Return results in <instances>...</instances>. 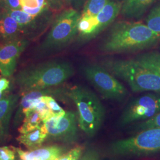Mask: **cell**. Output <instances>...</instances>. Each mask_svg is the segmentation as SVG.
Here are the masks:
<instances>
[{
    "label": "cell",
    "mask_w": 160,
    "mask_h": 160,
    "mask_svg": "<svg viewBox=\"0 0 160 160\" xmlns=\"http://www.w3.org/2000/svg\"><path fill=\"white\" fill-rule=\"evenodd\" d=\"M160 41V34L144 23L120 20L113 23L98 46L104 53H135L148 49Z\"/></svg>",
    "instance_id": "6da1fadb"
},
{
    "label": "cell",
    "mask_w": 160,
    "mask_h": 160,
    "mask_svg": "<svg viewBox=\"0 0 160 160\" xmlns=\"http://www.w3.org/2000/svg\"><path fill=\"white\" fill-rule=\"evenodd\" d=\"M74 73L71 62L55 60L23 69L16 75V82L24 94L62 84Z\"/></svg>",
    "instance_id": "7a4b0ae2"
},
{
    "label": "cell",
    "mask_w": 160,
    "mask_h": 160,
    "mask_svg": "<svg viewBox=\"0 0 160 160\" xmlns=\"http://www.w3.org/2000/svg\"><path fill=\"white\" fill-rule=\"evenodd\" d=\"M101 65L116 77L126 82L134 92L160 93V75L135 59H106Z\"/></svg>",
    "instance_id": "3957f363"
},
{
    "label": "cell",
    "mask_w": 160,
    "mask_h": 160,
    "mask_svg": "<svg viewBox=\"0 0 160 160\" xmlns=\"http://www.w3.org/2000/svg\"><path fill=\"white\" fill-rule=\"evenodd\" d=\"M67 97L77 107L80 129L88 137H94L105 118V108L100 100L90 89L82 86L71 88L67 91Z\"/></svg>",
    "instance_id": "277c9868"
},
{
    "label": "cell",
    "mask_w": 160,
    "mask_h": 160,
    "mask_svg": "<svg viewBox=\"0 0 160 160\" xmlns=\"http://www.w3.org/2000/svg\"><path fill=\"white\" fill-rule=\"evenodd\" d=\"M109 154L118 157L145 158L160 155V128L138 132L109 145Z\"/></svg>",
    "instance_id": "5b68a950"
},
{
    "label": "cell",
    "mask_w": 160,
    "mask_h": 160,
    "mask_svg": "<svg viewBox=\"0 0 160 160\" xmlns=\"http://www.w3.org/2000/svg\"><path fill=\"white\" fill-rule=\"evenodd\" d=\"M81 12L72 8H65L57 15L40 50L49 53L61 50L77 38Z\"/></svg>",
    "instance_id": "8992f818"
},
{
    "label": "cell",
    "mask_w": 160,
    "mask_h": 160,
    "mask_svg": "<svg viewBox=\"0 0 160 160\" xmlns=\"http://www.w3.org/2000/svg\"><path fill=\"white\" fill-rule=\"evenodd\" d=\"M82 74L105 99L122 102L128 96L126 87L101 64H86L82 68Z\"/></svg>",
    "instance_id": "52a82bcc"
},
{
    "label": "cell",
    "mask_w": 160,
    "mask_h": 160,
    "mask_svg": "<svg viewBox=\"0 0 160 160\" xmlns=\"http://www.w3.org/2000/svg\"><path fill=\"white\" fill-rule=\"evenodd\" d=\"M122 2L109 0L97 16L81 17L76 39L80 44L86 43L95 39L114 23L122 9Z\"/></svg>",
    "instance_id": "ba28073f"
},
{
    "label": "cell",
    "mask_w": 160,
    "mask_h": 160,
    "mask_svg": "<svg viewBox=\"0 0 160 160\" xmlns=\"http://www.w3.org/2000/svg\"><path fill=\"white\" fill-rule=\"evenodd\" d=\"M160 112V93L147 92L127 104L118 120V126L125 127L148 120Z\"/></svg>",
    "instance_id": "9c48e42d"
},
{
    "label": "cell",
    "mask_w": 160,
    "mask_h": 160,
    "mask_svg": "<svg viewBox=\"0 0 160 160\" xmlns=\"http://www.w3.org/2000/svg\"><path fill=\"white\" fill-rule=\"evenodd\" d=\"M77 118L74 112H65L62 116H52L43 121L48 137L64 143H73L78 139Z\"/></svg>",
    "instance_id": "30bf717a"
},
{
    "label": "cell",
    "mask_w": 160,
    "mask_h": 160,
    "mask_svg": "<svg viewBox=\"0 0 160 160\" xmlns=\"http://www.w3.org/2000/svg\"><path fill=\"white\" fill-rule=\"evenodd\" d=\"M29 45L27 39H20L0 46V73L8 77L14 72L17 59Z\"/></svg>",
    "instance_id": "8fae6325"
},
{
    "label": "cell",
    "mask_w": 160,
    "mask_h": 160,
    "mask_svg": "<svg viewBox=\"0 0 160 160\" xmlns=\"http://www.w3.org/2000/svg\"><path fill=\"white\" fill-rule=\"evenodd\" d=\"M65 95H67V92H65L63 89H51V88L33 90L28 92L24 94L23 97L19 104V106L17 110L14 118L15 125H18L23 119V116L27 111L32 109V107L34 102L40 97L44 96H51L56 97H64Z\"/></svg>",
    "instance_id": "7c38bea8"
},
{
    "label": "cell",
    "mask_w": 160,
    "mask_h": 160,
    "mask_svg": "<svg viewBox=\"0 0 160 160\" xmlns=\"http://www.w3.org/2000/svg\"><path fill=\"white\" fill-rule=\"evenodd\" d=\"M18 98V94H9L0 100V143L4 142L8 138L10 121Z\"/></svg>",
    "instance_id": "4fadbf2b"
},
{
    "label": "cell",
    "mask_w": 160,
    "mask_h": 160,
    "mask_svg": "<svg viewBox=\"0 0 160 160\" xmlns=\"http://www.w3.org/2000/svg\"><path fill=\"white\" fill-rule=\"evenodd\" d=\"M17 152L20 160H55L63 154L65 149L57 145L24 151L22 149L12 147Z\"/></svg>",
    "instance_id": "5bb4252c"
},
{
    "label": "cell",
    "mask_w": 160,
    "mask_h": 160,
    "mask_svg": "<svg viewBox=\"0 0 160 160\" xmlns=\"http://www.w3.org/2000/svg\"><path fill=\"white\" fill-rule=\"evenodd\" d=\"M23 34L19 25L3 9L0 11V42L6 44L20 39Z\"/></svg>",
    "instance_id": "9a60e30c"
},
{
    "label": "cell",
    "mask_w": 160,
    "mask_h": 160,
    "mask_svg": "<svg viewBox=\"0 0 160 160\" xmlns=\"http://www.w3.org/2000/svg\"><path fill=\"white\" fill-rule=\"evenodd\" d=\"M155 0H125L120 14L127 19H139Z\"/></svg>",
    "instance_id": "2e32d148"
},
{
    "label": "cell",
    "mask_w": 160,
    "mask_h": 160,
    "mask_svg": "<svg viewBox=\"0 0 160 160\" xmlns=\"http://www.w3.org/2000/svg\"><path fill=\"white\" fill-rule=\"evenodd\" d=\"M3 10L17 22L23 34L32 33L39 28V16H32L22 10Z\"/></svg>",
    "instance_id": "e0dca14e"
},
{
    "label": "cell",
    "mask_w": 160,
    "mask_h": 160,
    "mask_svg": "<svg viewBox=\"0 0 160 160\" xmlns=\"http://www.w3.org/2000/svg\"><path fill=\"white\" fill-rule=\"evenodd\" d=\"M47 137L46 129L42 124L32 131L20 134L17 140L30 150H33L39 148Z\"/></svg>",
    "instance_id": "ac0fdd59"
},
{
    "label": "cell",
    "mask_w": 160,
    "mask_h": 160,
    "mask_svg": "<svg viewBox=\"0 0 160 160\" xmlns=\"http://www.w3.org/2000/svg\"><path fill=\"white\" fill-rule=\"evenodd\" d=\"M141 65L160 75V53L149 52L138 55L134 59Z\"/></svg>",
    "instance_id": "d6986e66"
},
{
    "label": "cell",
    "mask_w": 160,
    "mask_h": 160,
    "mask_svg": "<svg viewBox=\"0 0 160 160\" xmlns=\"http://www.w3.org/2000/svg\"><path fill=\"white\" fill-rule=\"evenodd\" d=\"M43 122L39 113L34 109H30L26 112L22 125L18 129L20 134L26 133L34 130Z\"/></svg>",
    "instance_id": "ffe728a7"
},
{
    "label": "cell",
    "mask_w": 160,
    "mask_h": 160,
    "mask_svg": "<svg viewBox=\"0 0 160 160\" xmlns=\"http://www.w3.org/2000/svg\"><path fill=\"white\" fill-rule=\"evenodd\" d=\"M87 0H50L48 1L49 9L52 12H60L67 8L78 10L83 7Z\"/></svg>",
    "instance_id": "44dd1931"
},
{
    "label": "cell",
    "mask_w": 160,
    "mask_h": 160,
    "mask_svg": "<svg viewBox=\"0 0 160 160\" xmlns=\"http://www.w3.org/2000/svg\"><path fill=\"white\" fill-rule=\"evenodd\" d=\"M109 0H87L82 7L81 17H92L103 10Z\"/></svg>",
    "instance_id": "7402d4cb"
},
{
    "label": "cell",
    "mask_w": 160,
    "mask_h": 160,
    "mask_svg": "<svg viewBox=\"0 0 160 160\" xmlns=\"http://www.w3.org/2000/svg\"><path fill=\"white\" fill-rule=\"evenodd\" d=\"M146 24L152 30L160 34V2L149 12L146 18Z\"/></svg>",
    "instance_id": "603a6c76"
},
{
    "label": "cell",
    "mask_w": 160,
    "mask_h": 160,
    "mask_svg": "<svg viewBox=\"0 0 160 160\" xmlns=\"http://www.w3.org/2000/svg\"><path fill=\"white\" fill-rule=\"evenodd\" d=\"M44 96L36 100L32 107V109H34L39 113L43 121L52 117Z\"/></svg>",
    "instance_id": "cb8c5ba5"
},
{
    "label": "cell",
    "mask_w": 160,
    "mask_h": 160,
    "mask_svg": "<svg viewBox=\"0 0 160 160\" xmlns=\"http://www.w3.org/2000/svg\"><path fill=\"white\" fill-rule=\"evenodd\" d=\"M160 128V112L148 120L137 123L133 128V132L136 133L148 129Z\"/></svg>",
    "instance_id": "d4e9b609"
},
{
    "label": "cell",
    "mask_w": 160,
    "mask_h": 160,
    "mask_svg": "<svg viewBox=\"0 0 160 160\" xmlns=\"http://www.w3.org/2000/svg\"><path fill=\"white\" fill-rule=\"evenodd\" d=\"M44 98L46 103L51 111L52 116H62L65 114V112L56 102L55 98L51 96H45Z\"/></svg>",
    "instance_id": "484cf974"
},
{
    "label": "cell",
    "mask_w": 160,
    "mask_h": 160,
    "mask_svg": "<svg viewBox=\"0 0 160 160\" xmlns=\"http://www.w3.org/2000/svg\"><path fill=\"white\" fill-rule=\"evenodd\" d=\"M83 147H77L55 160H79L83 154Z\"/></svg>",
    "instance_id": "4316f807"
},
{
    "label": "cell",
    "mask_w": 160,
    "mask_h": 160,
    "mask_svg": "<svg viewBox=\"0 0 160 160\" xmlns=\"http://www.w3.org/2000/svg\"><path fill=\"white\" fill-rule=\"evenodd\" d=\"M0 160H15L14 151L8 147H0Z\"/></svg>",
    "instance_id": "83f0119b"
},
{
    "label": "cell",
    "mask_w": 160,
    "mask_h": 160,
    "mask_svg": "<svg viewBox=\"0 0 160 160\" xmlns=\"http://www.w3.org/2000/svg\"><path fill=\"white\" fill-rule=\"evenodd\" d=\"M2 9L22 10L20 0H3Z\"/></svg>",
    "instance_id": "f1b7e54d"
},
{
    "label": "cell",
    "mask_w": 160,
    "mask_h": 160,
    "mask_svg": "<svg viewBox=\"0 0 160 160\" xmlns=\"http://www.w3.org/2000/svg\"><path fill=\"white\" fill-rule=\"evenodd\" d=\"M79 160H100L97 152L93 149L87 150Z\"/></svg>",
    "instance_id": "f546056e"
},
{
    "label": "cell",
    "mask_w": 160,
    "mask_h": 160,
    "mask_svg": "<svg viewBox=\"0 0 160 160\" xmlns=\"http://www.w3.org/2000/svg\"><path fill=\"white\" fill-rule=\"evenodd\" d=\"M20 1L22 8L26 7L29 8H36L39 7L38 0H20Z\"/></svg>",
    "instance_id": "4dcf8cb0"
},
{
    "label": "cell",
    "mask_w": 160,
    "mask_h": 160,
    "mask_svg": "<svg viewBox=\"0 0 160 160\" xmlns=\"http://www.w3.org/2000/svg\"><path fill=\"white\" fill-rule=\"evenodd\" d=\"M10 81L5 77L0 78V93L8 92L10 88Z\"/></svg>",
    "instance_id": "1f68e13d"
},
{
    "label": "cell",
    "mask_w": 160,
    "mask_h": 160,
    "mask_svg": "<svg viewBox=\"0 0 160 160\" xmlns=\"http://www.w3.org/2000/svg\"><path fill=\"white\" fill-rule=\"evenodd\" d=\"M7 92H2V93H0V100L1 99H2L4 97L7 95Z\"/></svg>",
    "instance_id": "d6a6232c"
},
{
    "label": "cell",
    "mask_w": 160,
    "mask_h": 160,
    "mask_svg": "<svg viewBox=\"0 0 160 160\" xmlns=\"http://www.w3.org/2000/svg\"><path fill=\"white\" fill-rule=\"evenodd\" d=\"M2 7H3V0H0V9L1 8L2 9Z\"/></svg>",
    "instance_id": "836d02e7"
},
{
    "label": "cell",
    "mask_w": 160,
    "mask_h": 160,
    "mask_svg": "<svg viewBox=\"0 0 160 160\" xmlns=\"http://www.w3.org/2000/svg\"><path fill=\"white\" fill-rule=\"evenodd\" d=\"M118 1H120V2H123L125 0H118Z\"/></svg>",
    "instance_id": "e575fe53"
},
{
    "label": "cell",
    "mask_w": 160,
    "mask_h": 160,
    "mask_svg": "<svg viewBox=\"0 0 160 160\" xmlns=\"http://www.w3.org/2000/svg\"><path fill=\"white\" fill-rule=\"evenodd\" d=\"M50 0H47V1H48H48H49Z\"/></svg>",
    "instance_id": "d590c367"
}]
</instances>
